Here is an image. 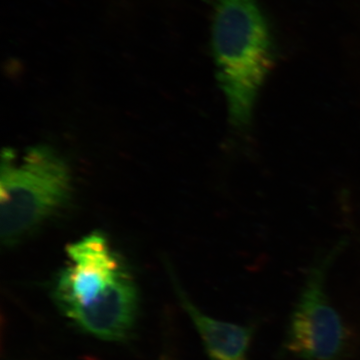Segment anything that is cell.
<instances>
[{
	"mask_svg": "<svg viewBox=\"0 0 360 360\" xmlns=\"http://www.w3.org/2000/svg\"><path fill=\"white\" fill-rule=\"evenodd\" d=\"M68 264L54 286L59 309L85 333L122 340L134 328L139 309L134 281L101 234L68 248Z\"/></svg>",
	"mask_w": 360,
	"mask_h": 360,
	"instance_id": "cell-1",
	"label": "cell"
},
{
	"mask_svg": "<svg viewBox=\"0 0 360 360\" xmlns=\"http://www.w3.org/2000/svg\"><path fill=\"white\" fill-rule=\"evenodd\" d=\"M212 51L229 122L246 131L276 61L269 23L257 0L213 1Z\"/></svg>",
	"mask_w": 360,
	"mask_h": 360,
	"instance_id": "cell-2",
	"label": "cell"
},
{
	"mask_svg": "<svg viewBox=\"0 0 360 360\" xmlns=\"http://www.w3.org/2000/svg\"><path fill=\"white\" fill-rule=\"evenodd\" d=\"M70 169L46 146H35L18 158L7 148L1 155L0 232L2 243L16 245L68 200Z\"/></svg>",
	"mask_w": 360,
	"mask_h": 360,
	"instance_id": "cell-3",
	"label": "cell"
},
{
	"mask_svg": "<svg viewBox=\"0 0 360 360\" xmlns=\"http://www.w3.org/2000/svg\"><path fill=\"white\" fill-rule=\"evenodd\" d=\"M342 245H336L310 270L291 314L285 347L300 360H340L347 347V326L326 290L329 267Z\"/></svg>",
	"mask_w": 360,
	"mask_h": 360,
	"instance_id": "cell-4",
	"label": "cell"
},
{
	"mask_svg": "<svg viewBox=\"0 0 360 360\" xmlns=\"http://www.w3.org/2000/svg\"><path fill=\"white\" fill-rule=\"evenodd\" d=\"M180 303L193 322L210 360H248L255 328L213 319L198 309L184 292Z\"/></svg>",
	"mask_w": 360,
	"mask_h": 360,
	"instance_id": "cell-5",
	"label": "cell"
},
{
	"mask_svg": "<svg viewBox=\"0 0 360 360\" xmlns=\"http://www.w3.org/2000/svg\"><path fill=\"white\" fill-rule=\"evenodd\" d=\"M163 360V359H162Z\"/></svg>",
	"mask_w": 360,
	"mask_h": 360,
	"instance_id": "cell-6",
	"label": "cell"
}]
</instances>
